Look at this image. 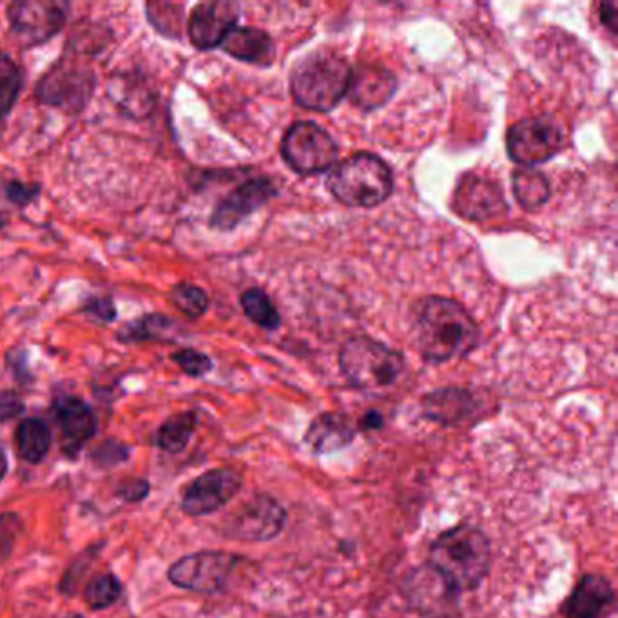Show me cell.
Wrapping results in <instances>:
<instances>
[{"instance_id": "cell-1", "label": "cell", "mask_w": 618, "mask_h": 618, "mask_svg": "<svg viewBox=\"0 0 618 618\" xmlns=\"http://www.w3.org/2000/svg\"><path fill=\"white\" fill-rule=\"evenodd\" d=\"M414 341L428 363L464 358L479 345L481 330L461 303L443 296H426L412 309Z\"/></svg>"}, {"instance_id": "cell-2", "label": "cell", "mask_w": 618, "mask_h": 618, "mask_svg": "<svg viewBox=\"0 0 618 618\" xmlns=\"http://www.w3.org/2000/svg\"><path fill=\"white\" fill-rule=\"evenodd\" d=\"M428 564L443 573L461 593L475 590L490 571V541L479 528L459 524L435 539Z\"/></svg>"}, {"instance_id": "cell-3", "label": "cell", "mask_w": 618, "mask_h": 618, "mask_svg": "<svg viewBox=\"0 0 618 618\" xmlns=\"http://www.w3.org/2000/svg\"><path fill=\"white\" fill-rule=\"evenodd\" d=\"M352 68L332 51L310 53L292 69L290 91L301 107L329 113L347 97Z\"/></svg>"}, {"instance_id": "cell-4", "label": "cell", "mask_w": 618, "mask_h": 618, "mask_svg": "<svg viewBox=\"0 0 618 618\" xmlns=\"http://www.w3.org/2000/svg\"><path fill=\"white\" fill-rule=\"evenodd\" d=\"M327 187L348 207H377L394 193V174L379 156L358 153L332 169Z\"/></svg>"}, {"instance_id": "cell-5", "label": "cell", "mask_w": 618, "mask_h": 618, "mask_svg": "<svg viewBox=\"0 0 618 618\" xmlns=\"http://www.w3.org/2000/svg\"><path fill=\"white\" fill-rule=\"evenodd\" d=\"M339 368L348 383L359 390L392 387L405 368L401 352L368 336H354L339 350Z\"/></svg>"}, {"instance_id": "cell-6", "label": "cell", "mask_w": 618, "mask_h": 618, "mask_svg": "<svg viewBox=\"0 0 618 618\" xmlns=\"http://www.w3.org/2000/svg\"><path fill=\"white\" fill-rule=\"evenodd\" d=\"M338 144L323 127L301 120L287 129L281 140V156L301 176L327 173L338 160Z\"/></svg>"}, {"instance_id": "cell-7", "label": "cell", "mask_w": 618, "mask_h": 618, "mask_svg": "<svg viewBox=\"0 0 618 618\" xmlns=\"http://www.w3.org/2000/svg\"><path fill=\"white\" fill-rule=\"evenodd\" d=\"M401 591L410 608L421 617L455 618L459 615L461 591L428 562L406 575Z\"/></svg>"}, {"instance_id": "cell-8", "label": "cell", "mask_w": 618, "mask_h": 618, "mask_svg": "<svg viewBox=\"0 0 618 618\" xmlns=\"http://www.w3.org/2000/svg\"><path fill=\"white\" fill-rule=\"evenodd\" d=\"M69 4L60 0H19L8 6L11 35L22 48L42 46L64 28Z\"/></svg>"}, {"instance_id": "cell-9", "label": "cell", "mask_w": 618, "mask_h": 618, "mask_svg": "<svg viewBox=\"0 0 618 618\" xmlns=\"http://www.w3.org/2000/svg\"><path fill=\"white\" fill-rule=\"evenodd\" d=\"M562 129L550 116H533L513 124L506 135V151L522 167L544 164L562 149Z\"/></svg>"}, {"instance_id": "cell-10", "label": "cell", "mask_w": 618, "mask_h": 618, "mask_svg": "<svg viewBox=\"0 0 618 618\" xmlns=\"http://www.w3.org/2000/svg\"><path fill=\"white\" fill-rule=\"evenodd\" d=\"M97 86L91 69L71 62H58L37 84V98L46 106L58 107L66 113H78L87 106Z\"/></svg>"}, {"instance_id": "cell-11", "label": "cell", "mask_w": 618, "mask_h": 618, "mask_svg": "<svg viewBox=\"0 0 618 618\" xmlns=\"http://www.w3.org/2000/svg\"><path fill=\"white\" fill-rule=\"evenodd\" d=\"M240 557L227 551H200L187 555L169 570L174 586L198 593H216L227 586Z\"/></svg>"}, {"instance_id": "cell-12", "label": "cell", "mask_w": 618, "mask_h": 618, "mask_svg": "<svg viewBox=\"0 0 618 618\" xmlns=\"http://www.w3.org/2000/svg\"><path fill=\"white\" fill-rule=\"evenodd\" d=\"M285 519L287 513L276 499L269 495H256L231 513L223 532L238 541H272L283 530Z\"/></svg>"}, {"instance_id": "cell-13", "label": "cell", "mask_w": 618, "mask_h": 618, "mask_svg": "<svg viewBox=\"0 0 618 618\" xmlns=\"http://www.w3.org/2000/svg\"><path fill=\"white\" fill-rule=\"evenodd\" d=\"M452 207L468 222H488L508 213L501 187L483 174L466 173L457 182Z\"/></svg>"}, {"instance_id": "cell-14", "label": "cell", "mask_w": 618, "mask_h": 618, "mask_svg": "<svg viewBox=\"0 0 618 618\" xmlns=\"http://www.w3.org/2000/svg\"><path fill=\"white\" fill-rule=\"evenodd\" d=\"M243 477L231 468L211 470L189 484L182 499V510L187 515L202 517L218 512L242 490Z\"/></svg>"}, {"instance_id": "cell-15", "label": "cell", "mask_w": 618, "mask_h": 618, "mask_svg": "<svg viewBox=\"0 0 618 618\" xmlns=\"http://www.w3.org/2000/svg\"><path fill=\"white\" fill-rule=\"evenodd\" d=\"M278 194L276 185L267 176H258L243 182L238 189H234L229 196L216 205L209 225L216 231H232L240 223L256 213L267 202Z\"/></svg>"}, {"instance_id": "cell-16", "label": "cell", "mask_w": 618, "mask_h": 618, "mask_svg": "<svg viewBox=\"0 0 618 618\" xmlns=\"http://www.w3.org/2000/svg\"><path fill=\"white\" fill-rule=\"evenodd\" d=\"M240 19V6L227 0L202 2L194 8L189 19V39L194 48L207 49L222 46L225 37L236 28Z\"/></svg>"}, {"instance_id": "cell-17", "label": "cell", "mask_w": 618, "mask_h": 618, "mask_svg": "<svg viewBox=\"0 0 618 618\" xmlns=\"http://www.w3.org/2000/svg\"><path fill=\"white\" fill-rule=\"evenodd\" d=\"M397 78L392 71L377 64H365L352 71L348 98L363 111H376L396 95Z\"/></svg>"}, {"instance_id": "cell-18", "label": "cell", "mask_w": 618, "mask_h": 618, "mask_svg": "<svg viewBox=\"0 0 618 618\" xmlns=\"http://www.w3.org/2000/svg\"><path fill=\"white\" fill-rule=\"evenodd\" d=\"M53 414L62 432V448L68 455L78 450L97 432V419L91 408L78 397H60L53 405Z\"/></svg>"}, {"instance_id": "cell-19", "label": "cell", "mask_w": 618, "mask_h": 618, "mask_svg": "<svg viewBox=\"0 0 618 618\" xmlns=\"http://www.w3.org/2000/svg\"><path fill=\"white\" fill-rule=\"evenodd\" d=\"M615 602V591L604 575L590 573L580 579L562 606L566 618H602Z\"/></svg>"}, {"instance_id": "cell-20", "label": "cell", "mask_w": 618, "mask_h": 618, "mask_svg": "<svg viewBox=\"0 0 618 618\" xmlns=\"http://www.w3.org/2000/svg\"><path fill=\"white\" fill-rule=\"evenodd\" d=\"M475 410L474 394L464 388H439L423 397V416L437 425H459L474 416Z\"/></svg>"}, {"instance_id": "cell-21", "label": "cell", "mask_w": 618, "mask_h": 618, "mask_svg": "<svg viewBox=\"0 0 618 618\" xmlns=\"http://www.w3.org/2000/svg\"><path fill=\"white\" fill-rule=\"evenodd\" d=\"M354 437L356 428L347 416L327 412L310 423L309 430L305 434V443L314 454H334L347 448L354 441Z\"/></svg>"}, {"instance_id": "cell-22", "label": "cell", "mask_w": 618, "mask_h": 618, "mask_svg": "<svg viewBox=\"0 0 618 618\" xmlns=\"http://www.w3.org/2000/svg\"><path fill=\"white\" fill-rule=\"evenodd\" d=\"M222 49L242 62L267 68L274 62L276 46L269 33L256 28H234L222 42Z\"/></svg>"}, {"instance_id": "cell-23", "label": "cell", "mask_w": 618, "mask_h": 618, "mask_svg": "<svg viewBox=\"0 0 618 618\" xmlns=\"http://www.w3.org/2000/svg\"><path fill=\"white\" fill-rule=\"evenodd\" d=\"M513 194L524 211H537L550 200V184L544 174L522 167L512 176Z\"/></svg>"}, {"instance_id": "cell-24", "label": "cell", "mask_w": 618, "mask_h": 618, "mask_svg": "<svg viewBox=\"0 0 618 618\" xmlns=\"http://www.w3.org/2000/svg\"><path fill=\"white\" fill-rule=\"evenodd\" d=\"M51 445L49 428L42 419H24L15 432V446L26 463L37 464L48 455Z\"/></svg>"}, {"instance_id": "cell-25", "label": "cell", "mask_w": 618, "mask_h": 618, "mask_svg": "<svg viewBox=\"0 0 618 618\" xmlns=\"http://www.w3.org/2000/svg\"><path fill=\"white\" fill-rule=\"evenodd\" d=\"M196 421L198 417L194 412H184L167 419L158 430L156 443L169 454H180L193 435Z\"/></svg>"}, {"instance_id": "cell-26", "label": "cell", "mask_w": 618, "mask_h": 618, "mask_svg": "<svg viewBox=\"0 0 618 618\" xmlns=\"http://www.w3.org/2000/svg\"><path fill=\"white\" fill-rule=\"evenodd\" d=\"M245 316L265 330H276L281 325V316L274 307L271 298L265 294V290H245L240 298Z\"/></svg>"}, {"instance_id": "cell-27", "label": "cell", "mask_w": 618, "mask_h": 618, "mask_svg": "<svg viewBox=\"0 0 618 618\" xmlns=\"http://www.w3.org/2000/svg\"><path fill=\"white\" fill-rule=\"evenodd\" d=\"M22 84L24 77L19 64L8 53L0 51V120L10 115L17 104Z\"/></svg>"}, {"instance_id": "cell-28", "label": "cell", "mask_w": 618, "mask_h": 618, "mask_svg": "<svg viewBox=\"0 0 618 618\" xmlns=\"http://www.w3.org/2000/svg\"><path fill=\"white\" fill-rule=\"evenodd\" d=\"M171 301L176 309L191 319L202 318L209 309V296L205 290L191 283H178L171 290Z\"/></svg>"}, {"instance_id": "cell-29", "label": "cell", "mask_w": 618, "mask_h": 618, "mask_svg": "<svg viewBox=\"0 0 618 618\" xmlns=\"http://www.w3.org/2000/svg\"><path fill=\"white\" fill-rule=\"evenodd\" d=\"M171 327H173L171 319L160 316V314H151V316L138 319L136 323H131L124 332H120L118 338L126 343L162 339Z\"/></svg>"}, {"instance_id": "cell-30", "label": "cell", "mask_w": 618, "mask_h": 618, "mask_svg": "<svg viewBox=\"0 0 618 618\" xmlns=\"http://www.w3.org/2000/svg\"><path fill=\"white\" fill-rule=\"evenodd\" d=\"M120 582L113 575H100L95 577L87 584L84 597L89 604V608L104 609L109 608L113 602H116L120 595Z\"/></svg>"}, {"instance_id": "cell-31", "label": "cell", "mask_w": 618, "mask_h": 618, "mask_svg": "<svg viewBox=\"0 0 618 618\" xmlns=\"http://www.w3.org/2000/svg\"><path fill=\"white\" fill-rule=\"evenodd\" d=\"M171 358H173L174 363H176L178 367L184 370L187 376L202 377L213 370V361H211V358L205 356L202 352H198V350H194V348L178 350V352H174Z\"/></svg>"}, {"instance_id": "cell-32", "label": "cell", "mask_w": 618, "mask_h": 618, "mask_svg": "<svg viewBox=\"0 0 618 618\" xmlns=\"http://www.w3.org/2000/svg\"><path fill=\"white\" fill-rule=\"evenodd\" d=\"M20 519L17 513H2L0 515V562L10 557L19 537Z\"/></svg>"}, {"instance_id": "cell-33", "label": "cell", "mask_w": 618, "mask_h": 618, "mask_svg": "<svg viewBox=\"0 0 618 618\" xmlns=\"http://www.w3.org/2000/svg\"><path fill=\"white\" fill-rule=\"evenodd\" d=\"M6 198L17 207H26L40 194V185L22 184L19 180H13L6 184Z\"/></svg>"}, {"instance_id": "cell-34", "label": "cell", "mask_w": 618, "mask_h": 618, "mask_svg": "<svg viewBox=\"0 0 618 618\" xmlns=\"http://www.w3.org/2000/svg\"><path fill=\"white\" fill-rule=\"evenodd\" d=\"M82 312L100 323H111L116 318V309L111 298H91L84 303Z\"/></svg>"}, {"instance_id": "cell-35", "label": "cell", "mask_w": 618, "mask_h": 618, "mask_svg": "<svg viewBox=\"0 0 618 618\" xmlns=\"http://www.w3.org/2000/svg\"><path fill=\"white\" fill-rule=\"evenodd\" d=\"M24 412V401L13 390H0V423L11 421Z\"/></svg>"}, {"instance_id": "cell-36", "label": "cell", "mask_w": 618, "mask_h": 618, "mask_svg": "<svg viewBox=\"0 0 618 618\" xmlns=\"http://www.w3.org/2000/svg\"><path fill=\"white\" fill-rule=\"evenodd\" d=\"M118 493L129 503H138L149 493V484L145 483V481H138V479H131V481L122 484V488L118 490Z\"/></svg>"}, {"instance_id": "cell-37", "label": "cell", "mask_w": 618, "mask_h": 618, "mask_svg": "<svg viewBox=\"0 0 618 618\" xmlns=\"http://www.w3.org/2000/svg\"><path fill=\"white\" fill-rule=\"evenodd\" d=\"M600 22L611 31L618 33V2H602L599 6Z\"/></svg>"}, {"instance_id": "cell-38", "label": "cell", "mask_w": 618, "mask_h": 618, "mask_svg": "<svg viewBox=\"0 0 618 618\" xmlns=\"http://www.w3.org/2000/svg\"><path fill=\"white\" fill-rule=\"evenodd\" d=\"M361 426L365 430H379L383 426V416L379 412H367V416L361 419Z\"/></svg>"}, {"instance_id": "cell-39", "label": "cell", "mask_w": 618, "mask_h": 618, "mask_svg": "<svg viewBox=\"0 0 618 618\" xmlns=\"http://www.w3.org/2000/svg\"><path fill=\"white\" fill-rule=\"evenodd\" d=\"M6 472H8V459H6V454H4L2 448H0V481L4 479Z\"/></svg>"}, {"instance_id": "cell-40", "label": "cell", "mask_w": 618, "mask_h": 618, "mask_svg": "<svg viewBox=\"0 0 618 618\" xmlns=\"http://www.w3.org/2000/svg\"><path fill=\"white\" fill-rule=\"evenodd\" d=\"M2 225H4V222H2V216H0V227H2Z\"/></svg>"}]
</instances>
